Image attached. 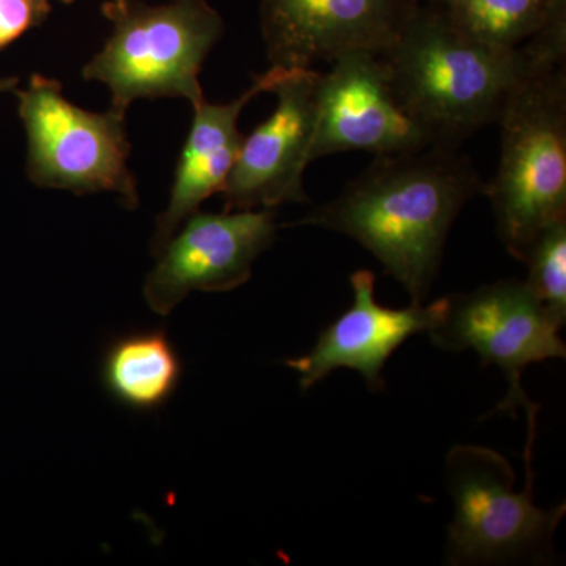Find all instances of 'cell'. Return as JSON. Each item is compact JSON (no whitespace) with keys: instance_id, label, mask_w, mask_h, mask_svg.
Masks as SVG:
<instances>
[{"instance_id":"12","label":"cell","mask_w":566,"mask_h":566,"mask_svg":"<svg viewBox=\"0 0 566 566\" xmlns=\"http://www.w3.org/2000/svg\"><path fill=\"white\" fill-rule=\"evenodd\" d=\"M353 304L324 327L311 352L286 359V367L300 375L301 389L311 390L338 368L363 375L371 392L385 389L387 360L409 338L430 333L441 322L446 297L428 305L386 307L376 301L375 274L367 270L352 275Z\"/></svg>"},{"instance_id":"19","label":"cell","mask_w":566,"mask_h":566,"mask_svg":"<svg viewBox=\"0 0 566 566\" xmlns=\"http://www.w3.org/2000/svg\"><path fill=\"white\" fill-rule=\"evenodd\" d=\"M46 2H51V0H46ZM63 3H71L74 2V0H61Z\"/></svg>"},{"instance_id":"13","label":"cell","mask_w":566,"mask_h":566,"mask_svg":"<svg viewBox=\"0 0 566 566\" xmlns=\"http://www.w3.org/2000/svg\"><path fill=\"white\" fill-rule=\"evenodd\" d=\"M271 82L273 71L270 69L256 76L251 87L233 102L210 103L205 98L193 104L192 125L175 170L170 199L156 219L153 255L161 251L189 216L200 210L205 200L222 192L244 139L238 128L241 112L256 95L270 92Z\"/></svg>"},{"instance_id":"3","label":"cell","mask_w":566,"mask_h":566,"mask_svg":"<svg viewBox=\"0 0 566 566\" xmlns=\"http://www.w3.org/2000/svg\"><path fill=\"white\" fill-rule=\"evenodd\" d=\"M495 123L501 159L482 193L499 240L521 262L536 234L566 219V65L524 77Z\"/></svg>"},{"instance_id":"14","label":"cell","mask_w":566,"mask_h":566,"mask_svg":"<svg viewBox=\"0 0 566 566\" xmlns=\"http://www.w3.org/2000/svg\"><path fill=\"white\" fill-rule=\"evenodd\" d=\"M102 376L118 403L134 411H155L177 392L182 363L166 331H137L107 346Z\"/></svg>"},{"instance_id":"2","label":"cell","mask_w":566,"mask_h":566,"mask_svg":"<svg viewBox=\"0 0 566 566\" xmlns=\"http://www.w3.org/2000/svg\"><path fill=\"white\" fill-rule=\"evenodd\" d=\"M381 57L400 106L433 145L453 148L497 122L524 77L551 71L524 44L499 51L465 39L422 0Z\"/></svg>"},{"instance_id":"6","label":"cell","mask_w":566,"mask_h":566,"mask_svg":"<svg viewBox=\"0 0 566 566\" xmlns=\"http://www.w3.org/2000/svg\"><path fill=\"white\" fill-rule=\"evenodd\" d=\"M14 93L28 134V177L33 185L76 196L112 192L129 210L137 208L125 115L81 109L63 96L61 82L41 74Z\"/></svg>"},{"instance_id":"17","label":"cell","mask_w":566,"mask_h":566,"mask_svg":"<svg viewBox=\"0 0 566 566\" xmlns=\"http://www.w3.org/2000/svg\"><path fill=\"white\" fill-rule=\"evenodd\" d=\"M46 0H0V51L46 21Z\"/></svg>"},{"instance_id":"7","label":"cell","mask_w":566,"mask_h":566,"mask_svg":"<svg viewBox=\"0 0 566 566\" xmlns=\"http://www.w3.org/2000/svg\"><path fill=\"white\" fill-rule=\"evenodd\" d=\"M560 329L526 281L505 279L446 296L444 315L428 335L436 348L474 349L483 365L501 368L509 394L495 412L515 415L531 403L523 387L528 365L566 356Z\"/></svg>"},{"instance_id":"8","label":"cell","mask_w":566,"mask_h":566,"mask_svg":"<svg viewBox=\"0 0 566 566\" xmlns=\"http://www.w3.org/2000/svg\"><path fill=\"white\" fill-rule=\"evenodd\" d=\"M277 211H197L156 253L144 296L169 315L192 292H230L251 279L253 263L273 245Z\"/></svg>"},{"instance_id":"16","label":"cell","mask_w":566,"mask_h":566,"mask_svg":"<svg viewBox=\"0 0 566 566\" xmlns=\"http://www.w3.org/2000/svg\"><path fill=\"white\" fill-rule=\"evenodd\" d=\"M521 262L527 264V285L556 319L566 322V219L545 227L528 245Z\"/></svg>"},{"instance_id":"4","label":"cell","mask_w":566,"mask_h":566,"mask_svg":"<svg viewBox=\"0 0 566 566\" xmlns=\"http://www.w3.org/2000/svg\"><path fill=\"white\" fill-rule=\"evenodd\" d=\"M527 416L526 488L515 491V471L490 447L455 446L446 460V485L455 504L447 532L449 565L551 564L554 534L566 505L542 509L534 502L532 469L539 405Z\"/></svg>"},{"instance_id":"9","label":"cell","mask_w":566,"mask_h":566,"mask_svg":"<svg viewBox=\"0 0 566 566\" xmlns=\"http://www.w3.org/2000/svg\"><path fill=\"white\" fill-rule=\"evenodd\" d=\"M271 69V66H270ZM273 70V114L244 137L222 189L223 211L277 210L311 202L304 172L314 163L318 71Z\"/></svg>"},{"instance_id":"1","label":"cell","mask_w":566,"mask_h":566,"mask_svg":"<svg viewBox=\"0 0 566 566\" xmlns=\"http://www.w3.org/2000/svg\"><path fill=\"white\" fill-rule=\"evenodd\" d=\"M483 181L460 148L375 156V161L331 202L292 226L345 234L367 249L386 273L424 304L433 289L450 229Z\"/></svg>"},{"instance_id":"11","label":"cell","mask_w":566,"mask_h":566,"mask_svg":"<svg viewBox=\"0 0 566 566\" xmlns=\"http://www.w3.org/2000/svg\"><path fill=\"white\" fill-rule=\"evenodd\" d=\"M420 0H262L271 69L307 70L346 51H386Z\"/></svg>"},{"instance_id":"15","label":"cell","mask_w":566,"mask_h":566,"mask_svg":"<svg viewBox=\"0 0 566 566\" xmlns=\"http://www.w3.org/2000/svg\"><path fill=\"white\" fill-rule=\"evenodd\" d=\"M458 33L499 51H513L546 24L566 0H423Z\"/></svg>"},{"instance_id":"5","label":"cell","mask_w":566,"mask_h":566,"mask_svg":"<svg viewBox=\"0 0 566 566\" xmlns=\"http://www.w3.org/2000/svg\"><path fill=\"white\" fill-rule=\"evenodd\" d=\"M103 14L111 36L82 76L109 88L112 111L126 115L140 98L203 102L200 71L223 33L221 14L207 0H107Z\"/></svg>"},{"instance_id":"10","label":"cell","mask_w":566,"mask_h":566,"mask_svg":"<svg viewBox=\"0 0 566 566\" xmlns=\"http://www.w3.org/2000/svg\"><path fill=\"white\" fill-rule=\"evenodd\" d=\"M329 63L316 77L314 161L344 151L386 156L433 145L395 98L379 52L346 51Z\"/></svg>"},{"instance_id":"18","label":"cell","mask_w":566,"mask_h":566,"mask_svg":"<svg viewBox=\"0 0 566 566\" xmlns=\"http://www.w3.org/2000/svg\"><path fill=\"white\" fill-rule=\"evenodd\" d=\"M18 77H0V93L14 92L17 91Z\"/></svg>"}]
</instances>
